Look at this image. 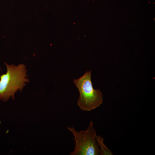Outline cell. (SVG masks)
I'll return each instance as SVG.
<instances>
[{
	"instance_id": "cell-3",
	"label": "cell",
	"mask_w": 155,
	"mask_h": 155,
	"mask_svg": "<svg viewBox=\"0 0 155 155\" xmlns=\"http://www.w3.org/2000/svg\"><path fill=\"white\" fill-rule=\"evenodd\" d=\"M93 125V122L91 121L86 130L80 131L76 130L73 127L68 128L73 134L75 142L74 150L70 155H100L98 143L95 138L96 131Z\"/></svg>"
},
{
	"instance_id": "cell-1",
	"label": "cell",
	"mask_w": 155,
	"mask_h": 155,
	"mask_svg": "<svg viewBox=\"0 0 155 155\" xmlns=\"http://www.w3.org/2000/svg\"><path fill=\"white\" fill-rule=\"evenodd\" d=\"M7 72L0 76V100L6 102L11 97L14 99L15 93L21 92L27 83L29 82L26 65L20 63L18 65L4 63Z\"/></svg>"
},
{
	"instance_id": "cell-4",
	"label": "cell",
	"mask_w": 155,
	"mask_h": 155,
	"mask_svg": "<svg viewBox=\"0 0 155 155\" xmlns=\"http://www.w3.org/2000/svg\"><path fill=\"white\" fill-rule=\"evenodd\" d=\"M95 138L98 143L100 150V155H113L111 150L104 144L103 141L104 139L103 137H101L100 135H97L96 133L95 134Z\"/></svg>"
},
{
	"instance_id": "cell-2",
	"label": "cell",
	"mask_w": 155,
	"mask_h": 155,
	"mask_svg": "<svg viewBox=\"0 0 155 155\" xmlns=\"http://www.w3.org/2000/svg\"><path fill=\"white\" fill-rule=\"evenodd\" d=\"M91 71H86L81 77L73 80L79 92L78 105L81 110L86 111L96 108L103 102L102 92L93 88L91 80Z\"/></svg>"
}]
</instances>
